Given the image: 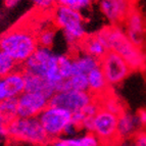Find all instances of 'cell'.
I'll return each instance as SVG.
<instances>
[{
  "label": "cell",
  "mask_w": 146,
  "mask_h": 146,
  "mask_svg": "<svg viewBox=\"0 0 146 146\" xmlns=\"http://www.w3.org/2000/svg\"><path fill=\"white\" fill-rule=\"evenodd\" d=\"M137 132H139V127L135 115L124 110L117 115V138L128 139L134 136Z\"/></svg>",
  "instance_id": "16"
},
{
  "label": "cell",
  "mask_w": 146,
  "mask_h": 146,
  "mask_svg": "<svg viewBox=\"0 0 146 146\" xmlns=\"http://www.w3.org/2000/svg\"><path fill=\"white\" fill-rule=\"evenodd\" d=\"M34 7L42 12H52L57 6L56 0H31Z\"/></svg>",
  "instance_id": "27"
},
{
  "label": "cell",
  "mask_w": 146,
  "mask_h": 146,
  "mask_svg": "<svg viewBox=\"0 0 146 146\" xmlns=\"http://www.w3.org/2000/svg\"><path fill=\"white\" fill-rule=\"evenodd\" d=\"M80 47L81 51L85 52L97 59L102 58L108 51L104 42L97 34L87 35L80 44Z\"/></svg>",
  "instance_id": "17"
},
{
  "label": "cell",
  "mask_w": 146,
  "mask_h": 146,
  "mask_svg": "<svg viewBox=\"0 0 146 146\" xmlns=\"http://www.w3.org/2000/svg\"><path fill=\"white\" fill-rule=\"evenodd\" d=\"M0 113L8 121L17 117V98H5L0 101Z\"/></svg>",
  "instance_id": "22"
},
{
  "label": "cell",
  "mask_w": 146,
  "mask_h": 146,
  "mask_svg": "<svg viewBox=\"0 0 146 146\" xmlns=\"http://www.w3.org/2000/svg\"><path fill=\"white\" fill-rule=\"evenodd\" d=\"M58 68L60 77L63 81L73 76V57L66 53H59Z\"/></svg>",
  "instance_id": "23"
},
{
  "label": "cell",
  "mask_w": 146,
  "mask_h": 146,
  "mask_svg": "<svg viewBox=\"0 0 146 146\" xmlns=\"http://www.w3.org/2000/svg\"><path fill=\"white\" fill-rule=\"evenodd\" d=\"M6 131L10 138L35 145H46L50 141L38 117H17L9 122Z\"/></svg>",
  "instance_id": "5"
},
{
  "label": "cell",
  "mask_w": 146,
  "mask_h": 146,
  "mask_svg": "<svg viewBox=\"0 0 146 146\" xmlns=\"http://www.w3.org/2000/svg\"><path fill=\"white\" fill-rule=\"evenodd\" d=\"M17 68V61L0 48V79L7 76L8 74L12 73L13 71H15Z\"/></svg>",
  "instance_id": "24"
},
{
  "label": "cell",
  "mask_w": 146,
  "mask_h": 146,
  "mask_svg": "<svg viewBox=\"0 0 146 146\" xmlns=\"http://www.w3.org/2000/svg\"><path fill=\"white\" fill-rule=\"evenodd\" d=\"M38 46L37 34L27 27H15L0 37V48L17 63H24Z\"/></svg>",
  "instance_id": "3"
},
{
  "label": "cell",
  "mask_w": 146,
  "mask_h": 146,
  "mask_svg": "<svg viewBox=\"0 0 146 146\" xmlns=\"http://www.w3.org/2000/svg\"><path fill=\"white\" fill-rule=\"evenodd\" d=\"M44 131L50 140L63 136L64 130L72 123V112L58 106L48 104L38 115Z\"/></svg>",
  "instance_id": "6"
},
{
  "label": "cell",
  "mask_w": 146,
  "mask_h": 146,
  "mask_svg": "<svg viewBox=\"0 0 146 146\" xmlns=\"http://www.w3.org/2000/svg\"><path fill=\"white\" fill-rule=\"evenodd\" d=\"M25 73V81H26V88L25 92L39 93L47 98H51L52 95L55 93V89L52 87L46 80L40 76L34 75V74Z\"/></svg>",
  "instance_id": "14"
},
{
  "label": "cell",
  "mask_w": 146,
  "mask_h": 146,
  "mask_svg": "<svg viewBox=\"0 0 146 146\" xmlns=\"http://www.w3.org/2000/svg\"><path fill=\"white\" fill-rule=\"evenodd\" d=\"M85 117H86V115H84V112L82 111V110L72 113V121H73V123L76 125V126L78 127L79 130H80V127H81V125H82V123H83Z\"/></svg>",
  "instance_id": "30"
},
{
  "label": "cell",
  "mask_w": 146,
  "mask_h": 146,
  "mask_svg": "<svg viewBox=\"0 0 146 146\" xmlns=\"http://www.w3.org/2000/svg\"><path fill=\"white\" fill-rule=\"evenodd\" d=\"M52 23L70 47H79L88 35L85 17L77 10L57 5L52 11Z\"/></svg>",
  "instance_id": "4"
},
{
  "label": "cell",
  "mask_w": 146,
  "mask_h": 146,
  "mask_svg": "<svg viewBox=\"0 0 146 146\" xmlns=\"http://www.w3.org/2000/svg\"><path fill=\"white\" fill-rule=\"evenodd\" d=\"M117 115L100 107L98 112L93 117L92 133L101 143L113 142L117 138Z\"/></svg>",
  "instance_id": "10"
},
{
  "label": "cell",
  "mask_w": 146,
  "mask_h": 146,
  "mask_svg": "<svg viewBox=\"0 0 146 146\" xmlns=\"http://www.w3.org/2000/svg\"><path fill=\"white\" fill-rule=\"evenodd\" d=\"M3 99H5V96H4V93H3L2 86H1V79H0V101Z\"/></svg>",
  "instance_id": "34"
},
{
  "label": "cell",
  "mask_w": 146,
  "mask_h": 146,
  "mask_svg": "<svg viewBox=\"0 0 146 146\" xmlns=\"http://www.w3.org/2000/svg\"><path fill=\"white\" fill-rule=\"evenodd\" d=\"M56 28L54 25H46L45 27L39 29L37 34V41L38 45L41 47L51 48L56 40Z\"/></svg>",
  "instance_id": "19"
},
{
  "label": "cell",
  "mask_w": 146,
  "mask_h": 146,
  "mask_svg": "<svg viewBox=\"0 0 146 146\" xmlns=\"http://www.w3.org/2000/svg\"><path fill=\"white\" fill-rule=\"evenodd\" d=\"M98 8L110 26H122L133 5L132 0H98Z\"/></svg>",
  "instance_id": "11"
},
{
  "label": "cell",
  "mask_w": 146,
  "mask_h": 146,
  "mask_svg": "<svg viewBox=\"0 0 146 146\" xmlns=\"http://www.w3.org/2000/svg\"><path fill=\"white\" fill-rule=\"evenodd\" d=\"M51 146H52V145H51Z\"/></svg>",
  "instance_id": "35"
},
{
  "label": "cell",
  "mask_w": 146,
  "mask_h": 146,
  "mask_svg": "<svg viewBox=\"0 0 146 146\" xmlns=\"http://www.w3.org/2000/svg\"><path fill=\"white\" fill-rule=\"evenodd\" d=\"M78 90V91H88V82L87 75H73L68 80L63 81L61 84L60 90Z\"/></svg>",
  "instance_id": "20"
},
{
  "label": "cell",
  "mask_w": 146,
  "mask_h": 146,
  "mask_svg": "<svg viewBox=\"0 0 146 146\" xmlns=\"http://www.w3.org/2000/svg\"><path fill=\"white\" fill-rule=\"evenodd\" d=\"M134 146H146V131H139L134 135Z\"/></svg>",
  "instance_id": "29"
},
{
  "label": "cell",
  "mask_w": 146,
  "mask_h": 146,
  "mask_svg": "<svg viewBox=\"0 0 146 146\" xmlns=\"http://www.w3.org/2000/svg\"><path fill=\"white\" fill-rule=\"evenodd\" d=\"M52 146H87L85 141L84 135L82 136H72L66 137V138H59L55 139L52 142Z\"/></svg>",
  "instance_id": "26"
},
{
  "label": "cell",
  "mask_w": 146,
  "mask_h": 146,
  "mask_svg": "<svg viewBox=\"0 0 146 146\" xmlns=\"http://www.w3.org/2000/svg\"><path fill=\"white\" fill-rule=\"evenodd\" d=\"M58 55L51 48L38 46L34 53L24 62V72L40 76L55 89L60 90L63 80L58 68Z\"/></svg>",
  "instance_id": "2"
},
{
  "label": "cell",
  "mask_w": 146,
  "mask_h": 146,
  "mask_svg": "<svg viewBox=\"0 0 146 146\" xmlns=\"http://www.w3.org/2000/svg\"><path fill=\"white\" fill-rule=\"evenodd\" d=\"M104 42L108 51L115 52L127 61L132 72L143 71L146 68L144 48L136 46L129 40L122 26H106L96 33Z\"/></svg>",
  "instance_id": "1"
},
{
  "label": "cell",
  "mask_w": 146,
  "mask_h": 146,
  "mask_svg": "<svg viewBox=\"0 0 146 146\" xmlns=\"http://www.w3.org/2000/svg\"><path fill=\"white\" fill-rule=\"evenodd\" d=\"M49 104V98L39 93L24 92L17 97V117H38Z\"/></svg>",
  "instance_id": "12"
},
{
  "label": "cell",
  "mask_w": 146,
  "mask_h": 146,
  "mask_svg": "<svg viewBox=\"0 0 146 146\" xmlns=\"http://www.w3.org/2000/svg\"><path fill=\"white\" fill-rule=\"evenodd\" d=\"M99 68L110 87L122 84L132 73L127 61L112 51H107L102 58L99 59Z\"/></svg>",
  "instance_id": "7"
},
{
  "label": "cell",
  "mask_w": 146,
  "mask_h": 146,
  "mask_svg": "<svg viewBox=\"0 0 146 146\" xmlns=\"http://www.w3.org/2000/svg\"><path fill=\"white\" fill-rule=\"evenodd\" d=\"M56 4L83 13L84 11H87L91 8L93 0H56Z\"/></svg>",
  "instance_id": "25"
},
{
  "label": "cell",
  "mask_w": 146,
  "mask_h": 146,
  "mask_svg": "<svg viewBox=\"0 0 146 146\" xmlns=\"http://www.w3.org/2000/svg\"><path fill=\"white\" fill-rule=\"evenodd\" d=\"M122 27L132 43L144 48L146 44V17L141 10L136 7L132 8Z\"/></svg>",
  "instance_id": "9"
},
{
  "label": "cell",
  "mask_w": 146,
  "mask_h": 146,
  "mask_svg": "<svg viewBox=\"0 0 146 146\" xmlns=\"http://www.w3.org/2000/svg\"><path fill=\"white\" fill-rule=\"evenodd\" d=\"M96 99L89 91L63 90L55 92L49 99V104L58 106L71 111L72 113L83 110L84 107Z\"/></svg>",
  "instance_id": "8"
},
{
  "label": "cell",
  "mask_w": 146,
  "mask_h": 146,
  "mask_svg": "<svg viewBox=\"0 0 146 146\" xmlns=\"http://www.w3.org/2000/svg\"><path fill=\"white\" fill-rule=\"evenodd\" d=\"M98 100H99L101 108L111 112L113 115H119V113L124 111V107H123L122 103L119 102V100L115 96H111V95H108V93H106Z\"/></svg>",
  "instance_id": "21"
},
{
  "label": "cell",
  "mask_w": 146,
  "mask_h": 146,
  "mask_svg": "<svg viewBox=\"0 0 146 146\" xmlns=\"http://www.w3.org/2000/svg\"><path fill=\"white\" fill-rule=\"evenodd\" d=\"M9 124V121H8L6 117H3L1 113H0V137L3 136H7V131H6V127Z\"/></svg>",
  "instance_id": "31"
},
{
  "label": "cell",
  "mask_w": 146,
  "mask_h": 146,
  "mask_svg": "<svg viewBox=\"0 0 146 146\" xmlns=\"http://www.w3.org/2000/svg\"><path fill=\"white\" fill-rule=\"evenodd\" d=\"M80 129H83V130H85L86 132H90V133H92V130H93V117H86L85 119H84L82 125H81Z\"/></svg>",
  "instance_id": "32"
},
{
  "label": "cell",
  "mask_w": 146,
  "mask_h": 146,
  "mask_svg": "<svg viewBox=\"0 0 146 146\" xmlns=\"http://www.w3.org/2000/svg\"><path fill=\"white\" fill-rule=\"evenodd\" d=\"M137 124H138L139 130L145 131L146 130V108H141L135 113Z\"/></svg>",
  "instance_id": "28"
},
{
  "label": "cell",
  "mask_w": 146,
  "mask_h": 146,
  "mask_svg": "<svg viewBox=\"0 0 146 146\" xmlns=\"http://www.w3.org/2000/svg\"><path fill=\"white\" fill-rule=\"evenodd\" d=\"M88 82V91L94 96V97H102L103 95L108 93L110 85L106 82L104 75H103L101 68H94L90 73L87 74Z\"/></svg>",
  "instance_id": "15"
},
{
  "label": "cell",
  "mask_w": 146,
  "mask_h": 146,
  "mask_svg": "<svg viewBox=\"0 0 146 146\" xmlns=\"http://www.w3.org/2000/svg\"><path fill=\"white\" fill-rule=\"evenodd\" d=\"M73 57V75H87L92 70L99 66V59L80 51Z\"/></svg>",
  "instance_id": "18"
},
{
  "label": "cell",
  "mask_w": 146,
  "mask_h": 146,
  "mask_svg": "<svg viewBox=\"0 0 146 146\" xmlns=\"http://www.w3.org/2000/svg\"><path fill=\"white\" fill-rule=\"evenodd\" d=\"M1 86L5 98H17L25 92L26 88L24 71L17 68L12 73L1 78Z\"/></svg>",
  "instance_id": "13"
},
{
  "label": "cell",
  "mask_w": 146,
  "mask_h": 146,
  "mask_svg": "<svg viewBox=\"0 0 146 146\" xmlns=\"http://www.w3.org/2000/svg\"><path fill=\"white\" fill-rule=\"evenodd\" d=\"M20 2H21V0H4L5 6L7 8L15 7V5H17Z\"/></svg>",
  "instance_id": "33"
}]
</instances>
